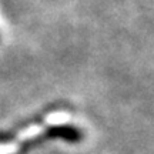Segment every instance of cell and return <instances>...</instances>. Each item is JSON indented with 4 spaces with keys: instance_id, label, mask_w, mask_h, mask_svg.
I'll return each mask as SVG.
<instances>
[{
    "instance_id": "1",
    "label": "cell",
    "mask_w": 154,
    "mask_h": 154,
    "mask_svg": "<svg viewBox=\"0 0 154 154\" xmlns=\"http://www.w3.org/2000/svg\"><path fill=\"white\" fill-rule=\"evenodd\" d=\"M49 140H64L69 143H79L83 140V131L80 128L72 124H59V126H51L46 128L42 134H38L36 137L30 138L27 141L20 144V151H24L27 149H32L37 144H42Z\"/></svg>"
}]
</instances>
